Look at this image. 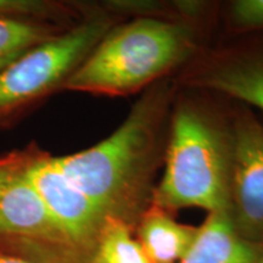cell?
I'll list each match as a JSON object with an SVG mask.
<instances>
[{
	"instance_id": "cell-10",
	"label": "cell",
	"mask_w": 263,
	"mask_h": 263,
	"mask_svg": "<svg viewBox=\"0 0 263 263\" xmlns=\"http://www.w3.org/2000/svg\"><path fill=\"white\" fill-rule=\"evenodd\" d=\"M200 84L263 110V55L245 59L213 72Z\"/></svg>"
},
{
	"instance_id": "cell-11",
	"label": "cell",
	"mask_w": 263,
	"mask_h": 263,
	"mask_svg": "<svg viewBox=\"0 0 263 263\" xmlns=\"http://www.w3.org/2000/svg\"><path fill=\"white\" fill-rule=\"evenodd\" d=\"M133 227L107 217L93 251L84 263H151L137 238Z\"/></svg>"
},
{
	"instance_id": "cell-4",
	"label": "cell",
	"mask_w": 263,
	"mask_h": 263,
	"mask_svg": "<svg viewBox=\"0 0 263 263\" xmlns=\"http://www.w3.org/2000/svg\"><path fill=\"white\" fill-rule=\"evenodd\" d=\"M107 32L104 21L87 22L50 37L0 72V114L38 98L80 66Z\"/></svg>"
},
{
	"instance_id": "cell-13",
	"label": "cell",
	"mask_w": 263,
	"mask_h": 263,
	"mask_svg": "<svg viewBox=\"0 0 263 263\" xmlns=\"http://www.w3.org/2000/svg\"><path fill=\"white\" fill-rule=\"evenodd\" d=\"M235 25L244 29H263V0H239L232 6Z\"/></svg>"
},
{
	"instance_id": "cell-7",
	"label": "cell",
	"mask_w": 263,
	"mask_h": 263,
	"mask_svg": "<svg viewBox=\"0 0 263 263\" xmlns=\"http://www.w3.org/2000/svg\"><path fill=\"white\" fill-rule=\"evenodd\" d=\"M229 215L236 232L263 248V126L242 114L230 145Z\"/></svg>"
},
{
	"instance_id": "cell-15",
	"label": "cell",
	"mask_w": 263,
	"mask_h": 263,
	"mask_svg": "<svg viewBox=\"0 0 263 263\" xmlns=\"http://www.w3.org/2000/svg\"><path fill=\"white\" fill-rule=\"evenodd\" d=\"M0 263H38L33 259L21 255L10 254V252L0 251Z\"/></svg>"
},
{
	"instance_id": "cell-16",
	"label": "cell",
	"mask_w": 263,
	"mask_h": 263,
	"mask_svg": "<svg viewBox=\"0 0 263 263\" xmlns=\"http://www.w3.org/2000/svg\"><path fill=\"white\" fill-rule=\"evenodd\" d=\"M257 263H263V255H262V257L258 259V262Z\"/></svg>"
},
{
	"instance_id": "cell-14",
	"label": "cell",
	"mask_w": 263,
	"mask_h": 263,
	"mask_svg": "<svg viewBox=\"0 0 263 263\" xmlns=\"http://www.w3.org/2000/svg\"><path fill=\"white\" fill-rule=\"evenodd\" d=\"M47 8L48 5L33 0H0V17L14 18L12 16L38 15Z\"/></svg>"
},
{
	"instance_id": "cell-2",
	"label": "cell",
	"mask_w": 263,
	"mask_h": 263,
	"mask_svg": "<svg viewBox=\"0 0 263 263\" xmlns=\"http://www.w3.org/2000/svg\"><path fill=\"white\" fill-rule=\"evenodd\" d=\"M188 28L155 18H140L105 34L65 81V88L123 95L150 83L186 58Z\"/></svg>"
},
{
	"instance_id": "cell-8",
	"label": "cell",
	"mask_w": 263,
	"mask_h": 263,
	"mask_svg": "<svg viewBox=\"0 0 263 263\" xmlns=\"http://www.w3.org/2000/svg\"><path fill=\"white\" fill-rule=\"evenodd\" d=\"M262 255V246L242 238L226 210L209 213L178 263H257Z\"/></svg>"
},
{
	"instance_id": "cell-3",
	"label": "cell",
	"mask_w": 263,
	"mask_h": 263,
	"mask_svg": "<svg viewBox=\"0 0 263 263\" xmlns=\"http://www.w3.org/2000/svg\"><path fill=\"white\" fill-rule=\"evenodd\" d=\"M229 183L230 149L205 117L182 107L173 117L166 168L151 203L167 212L229 211Z\"/></svg>"
},
{
	"instance_id": "cell-6",
	"label": "cell",
	"mask_w": 263,
	"mask_h": 263,
	"mask_svg": "<svg viewBox=\"0 0 263 263\" xmlns=\"http://www.w3.org/2000/svg\"><path fill=\"white\" fill-rule=\"evenodd\" d=\"M24 166L51 218L80 262L84 263L97 244L107 216L66 177L54 157H39Z\"/></svg>"
},
{
	"instance_id": "cell-1",
	"label": "cell",
	"mask_w": 263,
	"mask_h": 263,
	"mask_svg": "<svg viewBox=\"0 0 263 263\" xmlns=\"http://www.w3.org/2000/svg\"><path fill=\"white\" fill-rule=\"evenodd\" d=\"M161 106V94H147L106 139L77 154L54 157L59 168L105 216L133 228L149 207Z\"/></svg>"
},
{
	"instance_id": "cell-5",
	"label": "cell",
	"mask_w": 263,
	"mask_h": 263,
	"mask_svg": "<svg viewBox=\"0 0 263 263\" xmlns=\"http://www.w3.org/2000/svg\"><path fill=\"white\" fill-rule=\"evenodd\" d=\"M0 238L44 249L58 263H81L28 179L24 163H0Z\"/></svg>"
},
{
	"instance_id": "cell-9",
	"label": "cell",
	"mask_w": 263,
	"mask_h": 263,
	"mask_svg": "<svg viewBox=\"0 0 263 263\" xmlns=\"http://www.w3.org/2000/svg\"><path fill=\"white\" fill-rule=\"evenodd\" d=\"M134 228L137 240L151 263H178L196 238L199 227L178 223L170 212L151 205Z\"/></svg>"
},
{
	"instance_id": "cell-12",
	"label": "cell",
	"mask_w": 263,
	"mask_h": 263,
	"mask_svg": "<svg viewBox=\"0 0 263 263\" xmlns=\"http://www.w3.org/2000/svg\"><path fill=\"white\" fill-rule=\"evenodd\" d=\"M49 38L48 31L42 26L17 18L0 17V72Z\"/></svg>"
}]
</instances>
